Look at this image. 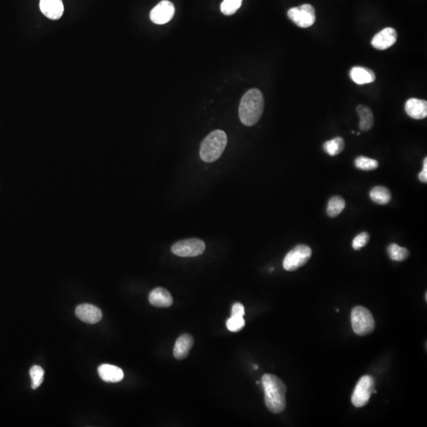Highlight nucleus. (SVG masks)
I'll return each instance as SVG.
<instances>
[{
  "label": "nucleus",
  "mask_w": 427,
  "mask_h": 427,
  "mask_svg": "<svg viewBox=\"0 0 427 427\" xmlns=\"http://www.w3.org/2000/svg\"><path fill=\"white\" fill-rule=\"evenodd\" d=\"M262 384L267 409L274 414L283 412L286 406V384L278 376L269 374L262 376Z\"/></svg>",
  "instance_id": "nucleus-1"
},
{
  "label": "nucleus",
  "mask_w": 427,
  "mask_h": 427,
  "mask_svg": "<svg viewBox=\"0 0 427 427\" xmlns=\"http://www.w3.org/2000/svg\"><path fill=\"white\" fill-rule=\"evenodd\" d=\"M265 108V99L261 90L252 89L241 98L239 117L245 126H253L261 119Z\"/></svg>",
  "instance_id": "nucleus-2"
},
{
  "label": "nucleus",
  "mask_w": 427,
  "mask_h": 427,
  "mask_svg": "<svg viewBox=\"0 0 427 427\" xmlns=\"http://www.w3.org/2000/svg\"><path fill=\"white\" fill-rule=\"evenodd\" d=\"M227 145V136L225 131L215 130L203 140L200 155L203 161L211 163L221 157Z\"/></svg>",
  "instance_id": "nucleus-3"
},
{
  "label": "nucleus",
  "mask_w": 427,
  "mask_h": 427,
  "mask_svg": "<svg viewBox=\"0 0 427 427\" xmlns=\"http://www.w3.org/2000/svg\"><path fill=\"white\" fill-rule=\"evenodd\" d=\"M353 331L360 336L371 334L375 329V320L371 312L363 306H356L351 311Z\"/></svg>",
  "instance_id": "nucleus-4"
},
{
  "label": "nucleus",
  "mask_w": 427,
  "mask_h": 427,
  "mask_svg": "<svg viewBox=\"0 0 427 427\" xmlns=\"http://www.w3.org/2000/svg\"><path fill=\"white\" fill-rule=\"evenodd\" d=\"M312 257V249L306 245H298L291 249L283 260V268L294 271L304 266Z\"/></svg>",
  "instance_id": "nucleus-5"
},
{
  "label": "nucleus",
  "mask_w": 427,
  "mask_h": 427,
  "mask_svg": "<svg viewBox=\"0 0 427 427\" xmlns=\"http://www.w3.org/2000/svg\"><path fill=\"white\" fill-rule=\"evenodd\" d=\"M374 390V380L366 375L359 379L351 396V402L356 408H363L368 404Z\"/></svg>",
  "instance_id": "nucleus-6"
},
{
  "label": "nucleus",
  "mask_w": 427,
  "mask_h": 427,
  "mask_svg": "<svg viewBox=\"0 0 427 427\" xmlns=\"http://www.w3.org/2000/svg\"><path fill=\"white\" fill-rule=\"evenodd\" d=\"M206 245L198 238L182 240L172 245L171 251L180 257H198L204 253Z\"/></svg>",
  "instance_id": "nucleus-7"
},
{
  "label": "nucleus",
  "mask_w": 427,
  "mask_h": 427,
  "mask_svg": "<svg viewBox=\"0 0 427 427\" xmlns=\"http://www.w3.org/2000/svg\"><path fill=\"white\" fill-rule=\"evenodd\" d=\"M288 18L301 28H309L316 22V12L310 4H303L299 7L290 8L287 12Z\"/></svg>",
  "instance_id": "nucleus-8"
},
{
  "label": "nucleus",
  "mask_w": 427,
  "mask_h": 427,
  "mask_svg": "<svg viewBox=\"0 0 427 427\" xmlns=\"http://www.w3.org/2000/svg\"><path fill=\"white\" fill-rule=\"evenodd\" d=\"M174 13V5L168 0H163L151 10L150 17L154 23L163 25L172 19Z\"/></svg>",
  "instance_id": "nucleus-9"
},
{
  "label": "nucleus",
  "mask_w": 427,
  "mask_h": 427,
  "mask_svg": "<svg viewBox=\"0 0 427 427\" xmlns=\"http://www.w3.org/2000/svg\"><path fill=\"white\" fill-rule=\"evenodd\" d=\"M397 36V32L393 28H384L374 37L371 45L378 50H385L396 43Z\"/></svg>",
  "instance_id": "nucleus-10"
},
{
  "label": "nucleus",
  "mask_w": 427,
  "mask_h": 427,
  "mask_svg": "<svg viewBox=\"0 0 427 427\" xmlns=\"http://www.w3.org/2000/svg\"><path fill=\"white\" fill-rule=\"evenodd\" d=\"M77 318L86 323H98L102 319V312L100 309L90 304H82L75 310Z\"/></svg>",
  "instance_id": "nucleus-11"
},
{
  "label": "nucleus",
  "mask_w": 427,
  "mask_h": 427,
  "mask_svg": "<svg viewBox=\"0 0 427 427\" xmlns=\"http://www.w3.org/2000/svg\"><path fill=\"white\" fill-rule=\"evenodd\" d=\"M40 9L45 17L52 20L59 19L64 11L62 0H41Z\"/></svg>",
  "instance_id": "nucleus-12"
},
{
  "label": "nucleus",
  "mask_w": 427,
  "mask_h": 427,
  "mask_svg": "<svg viewBox=\"0 0 427 427\" xmlns=\"http://www.w3.org/2000/svg\"><path fill=\"white\" fill-rule=\"evenodd\" d=\"M405 111L410 117L415 120H422L427 116V101L418 98H410L405 104Z\"/></svg>",
  "instance_id": "nucleus-13"
},
{
  "label": "nucleus",
  "mask_w": 427,
  "mask_h": 427,
  "mask_svg": "<svg viewBox=\"0 0 427 427\" xmlns=\"http://www.w3.org/2000/svg\"><path fill=\"white\" fill-rule=\"evenodd\" d=\"M194 344V339L188 334L180 335L175 343L173 348V356L177 360L185 359L190 352Z\"/></svg>",
  "instance_id": "nucleus-14"
},
{
  "label": "nucleus",
  "mask_w": 427,
  "mask_h": 427,
  "mask_svg": "<svg viewBox=\"0 0 427 427\" xmlns=\"http://www.w3.org/2000/svg\"><path fill=\"white\" fill-rule=\"evenodd\" d=\"M98 374L106 382H120L124 379V372L121 369L112 365L103 364L98 369Z\"/></svg>",
  "instance_id": "nucleus-15"
},
{
  "label": "nucleus",
  "mask_w": 427,
  "mask_h": 427,
  "mask_svg": "<svg viewBox=\"0 0 427 427\" xmlns=\"http://www.w3.org/2000/svg\"><path fill=\"white\" fill-rule=\"evenodd\" d=\"M149 302L152 306L158 308H168L172 306L173 299L166 289L158 287L151 291Z\"/></svg>",
  "instance_id": "nucleus-16"
},
{
  "label": "nucleus",
  "mask_w": 427,
  "mask_h": 427,
  "mask_svg": "<svg viewBox=\"0 0 427 427\" xmlns=\"http://www.w3.org/2000/svg\"><path fill=\"white\" fill-rule=\"evenodd\" d=\"M350 76L353 82L358 85L374 83L376 79L375 74L371 69L364 67H354L350 71Z\"/></svg>",
  "instance_id": "nucleus-17"
},
{
  "label": "nucleus",
  "mask_w": 427,
  "mask_h": 427,
  "mask_svg": "<svg viewBox=\"0 0 427 427\" xmlns=\"http://www.w3.org/2000/svg\"><path fill=\"white\" fill-rule=\"evenodd\" d=\"M356 110L360 118V123H359L360 129L364 131L371 130L374 124V118L371 108L364 105H359L357 107Z\"/></svg>",
  "instance_id": "nucleus-18"
},
{
  "label": "nucleus",
  "mask_w": 427,
  "mask_h": 427,
  "mask_svg": "<svg viewBox=\"0 0 427 427\" xmlns=\"http://www.w3.org/2000/svg\"><path fill=\"white\" fill-rule=\"evenodd\" d=\"M370 196L372 201L380 205H386L392 200V195L388 188L382 186H376L373 188Z\"/></svg>",
  "instance_id": "nucleus-19"
},
{
  "label": "nucleus",
  "mask_w": 427,
  "mask_h": 427,
  "mask_svg": "<svg viewBox=\"0 0 427 427\" xmlns=\"http://www.w3.org/2000/svg\"><path fill=\"white\" fill-rule=\"evenodd\" d=\"M345 206H346V202L344 199L342 198L341 196H333L327 204V215L331 217H337L339 214L343 212Z\"/></svg>",
  "instance_id": "nucleus-20"
},
{
  "label": "nucleus",
  "mask_w": 427,
  "mask_h": 427,
  "mask_svg": "<svg viewBox=\"0 0 427 427\" xmlns=\"http://www.w3.org/2000/svg\"><path fill=\"white\" fill-rule=\"evenodd\" d=\"M323 150L330 156H335L341 153L345 147L344 140L341 137H335L323 144Z\"/></svg>",
  "instance_id": "nucleus-21"
},
{
  "label": "nucleus",
  "mask_w": 427,
  "mask_h": 427,
  "mask_svg": "<svg viewBox=\"0 0 427 427\" xmlns=\"http://www.w3.org/2000/svg\"><path fill=\"white\" fill-rule=\"evenodd\" d=\"M388 257L394 261H404L409 257L408 249L401 247L396 244H391L387 249Z\"/></svg>",
  "instance_id": "nucleus-22"
},
{
  "label": "nucleus",
  "mask_w": 427,
  "mask_h": 427,
  "mask_svg": "<svg viewBox=\"0 0 427 427\" xmlns=\"http://www.w3.org/2000/svg\"><path fill=\"white\" fill-rule=\"evenodd\" d=\"M355 166L360 170L371 171L377 169L378 161L375 159H370L365 156H359L355 159Z\"/></svg>",
  "instance_id": "nucleus-23"
},
{
  "label": "nucleus",
  "mask_w": 427,
  "mask_h": 427,
  "mask_svg": "<svg viewBox=\"0 0 427 427\" xmlns=\"http://www.w3.org/2000/svg\"><path fill=\"white\" fill-rule=\"evenodd\" d=\"M241 3L242 0H223L221 4V11L225 15H232L241 7Z\"/></svg>",
  "instance_id": "nucleus-24"
},
{
  "label": "nucleus",
  "mask_w": 427,
  "mask_h": 427,
  "mask_svg": "<svg viewBox=\"0 0 427 427\" xmlns=\"http://www.w3.org/2000/svg\"><path fill=\"white\" fill-rule=\"evenodd\" d=\"M30 374L32 378V388L37 389L43 382L45 371L39 366H34L30 369Z\"/></svg>",
  "instance_id": "nucleus-25"
},
{
  "label": "nucleus",
  "mask_w": 427,
  "mask_h": 427,
  "mask_svg": "<svg viewBox=\"0 0 427 427\" xmlns=\"http://www.w3.org/2000/svg\"><path fill=\"white\" fill-rule=\"evenodd\" d=\"M245 325V320L243 317H237V316H231L226 321V327L228 330L233 332L241 331Z\"/></svg>",
  "instance_id": "nucleus-26"
},
{
  "label": "nucleus",
  "mask_w": 427,
  "mask_h": 427,
  "mask_svg": "<svg viewBox=\"0 0 427 427\" xmlns=\"http://www.w3.org/2000/svg\"><path fill=\"white\" fill-rule=\"evenodd\" d=\"M370 241V234L367 232H363L359 233L353 240L352 247L355 250H360L362 248L364 247Z\"/></svg>",
  "instance_id": "nucleus-27"
},
{
  "label": "nucleus",
  "mask_w": 427,
  "mask_h": 427,
  "mask_svg": "<svg viewBox=\"0 0 427 427\" xmlns=\"http://www.w3.org/2000/svg\"><path fill=\"white\" fill-rule=\"evenodd\" d=\"M244 315H245V308L243 305L239 302L234 304L232 307V316L244 317Z\"/></svg>",
  "instance_id": "nucleus-28"
},
{
  "label": "nucleus",
  "mask_w": 427,
  "mask_h": 427,
  "mask_svg": "<svg viewBox=\"0 0 427 427\" xmlns=\"http://www.w3.org/2000/svg\"><path fill=\"white\" fill-rule=\"evenodd\" d=\"M419 179L423 183H427V158H425L424 161V169L419 174Z\"/></svg>",
  "instance_id": "nucleus-29"
},
{
  "label": "nucleus",
  "mask_w": 427,
  "mask_h": 427,
  "mask_svg": "<svg viewBox=\"0 0 427 427\" xmlns=\"http://www.w3.org/2000/svg\"><path fill=\"white\" fill-rule=\"evenodd\" d=\"M253 368H254V370H257V369H258V366H257V365H254Z\"/></svg>",
  "instance_id": "nucleus-30"
},
{
  "label": "nucleus",
  "mask_w": 427,
  "mask_h": 427,
  "mask_svg": "<svg viewBox=\"0 0 427 427\" xmlns=\"http://www.w3.org/2000/svg\"><path fill=\"white\" fill-rule=\"evenodd\" d=\"M425 300H426V302H427V292H426V294H425Z\"/></svg>",
  "instance_id": "nucleus-31"
},
{
  "label": "nucleus",
  "mask_w": 427,
  "mask_h": 427,
  "mask_svg": "<svg viewBox=\"0 0 427 427\" xmlns=\"http://www.w3.org/2000/svg\"><path fill=\"white\" fill-rule=\"evenodd\" d=\"M336 312H337V313H339V309H337V310H336Z\"/></svg>",
  "instance_id": "nucleus-32"
}]
</instances>
